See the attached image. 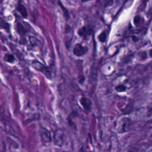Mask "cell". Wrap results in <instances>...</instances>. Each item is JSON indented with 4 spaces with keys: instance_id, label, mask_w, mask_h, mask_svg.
<instances>
[{
    "instance_id": "obj_4",
    "label": "cell",
    "mask_w": 152,
    "mask_h": 152,
    "mask_svg": "<svg viewBox=\"0 0 152 152\" xmlns=\"http://www.w3.org/2000/svg\"><path fill=\"white\" fill-rule=\"evenodd\" d=\"M87 47H83L81 44H77L75 45L73 49V53L77 57H81L84 55L87 52Z\"/></svg>"
},
{
    "instance_id": "obj_2",
    "label": "cell",
    "mask_w": 152,
    "mask_h": 152,
    "mask_svg": "<svg viewBox=\"0 0 152 152\" xmlns=\"http://www.w3.org/2000/svg\"><path fill=\"white\" fill-rule=\"evenodd\" d=\"M40 138L43 143H50L52 140L51 133L50 131L44 127H40Z\"/></svg>"
},
{
    "instance_id": "obj_12",
    "label": "cell",
    "mask_w": 152,
    "mask_h": 152,
    "mask_svg": "<svg viewBox=\"0 0 152 152\" xmlns=\"http://www.w3.org/2000/svg\"><path fill=\"white\" fill-rule=\"evenodd\" d=\"M29 39L30 40V42L33 46H37L38 45V43L39 42V40L36 39L35 37L33 36H30L29 37Z\"/></svg>"
},
{
    "instance_id": "obj_5",
    "label": "cell",
    "mask_w": 152,
    "mask_h": 152,
    "mask_svg": "<svg viewBox=\"0 0 152 152\" xmlns=\"http://www.w3.org/2000/svg\"><path fill=\"white\" fill-rule=\"evenodd\" d=\"M80 102L85 110L90 111L91 108H92V102H91V100L85 97H82L80 100Z\"/></svg>"
},
{
    "instance_id": "obj_11",
    "label": "cell",
    "mask_w": 152,
    "mask_h": 152,
    "mask_svg": "<svg viewBox=\"0 0 152 152\" xmlns=\"http://www.w3.org/2000/svg\"><path fill=\"white\" fill-rule=\"evenodd\" d=\"M59 4L61 7V8L62 9L63 12V14H64V18L66 19V20H68L69 18H70V15H69V13L67 11V10L63 5V4H61V3L60 1H59Z\"/></svg>"
},
{
    "instance_id": "obj_15",
    "label": "cell",
    "mask_w": 152,
    "mask_h": 152,
    "mask_svg": "<svg viewBox=\"0 0 152 152\" xmlns=\"http://www.w3.org/2000/svg\"><path fill=\"white\" fill-rule=\"evenodd\" d=\"M140 21V17L139 16H136L134 18V23L135 25L138 24Z\"/></svg>"
},
{
    "instance_id": "obj_6",
    "label": "cell",
    "mask_w": 152,
    "mask_h": 152,
    "mask_svg": "<svg viewBox=\"0 0 152 152\" xmlns=\"http://www.w3.org/2000/svg\"><path fill=\"white\" fill-rule=\"evenodd\" d=\"M78 34L82 37H86V36L90 35V29L86 26H83L80 28L78 30Z\"/></svg>"
},
{
    "instance_id": "obj_14",
    "label": "cell",
    "mask_w": 152,
    "mask_h": 152,
    "mask_svg": "<svg viewBox=\"0 0 152 152\" xmlns=\"http://www.w3.org/2000/svg\"><path fill=\"white\" fill-rule=\"evenodd\" d=\"M106 39V33L105 32H103L102 33H101L100 35L99 36V41L101 42H105Z\"/></svg>"
},
{
    "instance_id": "obj_18",
    "label": "cell",
    "mask_w": 152,
    "mask_h": 152,
    "mask_svg": "<svg viewBox=\"0 0 152 152\" xmlns=\"http://www.w3.org/2000/svg\"><path fill=\"white\" fill-rule=\"evenodd\" d=\"M84 81H85V77H83L82 79H80V83H83Z\"/></svg>"
},
{
    "instance_id": "obj_1",
    "label": "cell",
    "mask_w": 152,
    "mask_h": 152,
    "mask_svg": "<svg viewBox=\"0 0 152 152\" xmlns=\"http://www.w3.org/2000/svg\"><path fill=\"white\" fill-rule=\"evenodd\" d=\"M32 66L36 70L42 73L48 78L49 79L51 78V75H50V73L49 71L48 68H46L41 63L37 61H33L32 63Z\"/></svg>"
},
{
    "instance_id": "obj_9",
    "label": "cell",
    "mask_w": 152,
    "mask_h": 152,
    "mask_svg": "<svg viewBox=\"0 0 152 152\" xmlns=\"http://www.w3.org/2000/svg\"><path fill=\"white\" fill-rule=\"evenodd\" d=\"M16 29H17V32L21 35H23L26 33V30L24 27V26L20 23H17L16 25Z\"/></svg>"
},
{
    "instance_id": "obj_16",
    "label": "cell",
    "mask_w": 152,
    "mask_h": 152,
    "mask_svg": "<svg viewBox=\"0 0 152 152\" xmlns=\"http://www.w3.org/2000/svg\"><path fill=\"white\" fill-rule=\"evenodd\" d=\"M113 0H107L106 2V4H105V7L107 6H110L113 4Z\"/></svg>"
},
{
    "instance_id": "obj_8",
    "label": "cell",
    "mask_w": 152,
    "mask_h": 152,
    "mask_svg": "<svg viewBox=\"0 0 152 152\" xmlns=\"http://www.w3.org/2000/svg\"><path fill=\"white\" fill-rule=\"evenodd\" d=\"M0 29L5 30L7 32H9L10 30V25L1 17H0Z\"/></svg>"
},
{
    "instance_id": "obj_19",
    "label": "cell",
    "mask_w": 152,
    "mask_h": 152,
    "mask_svg": "<svg viewBox=\"0 0 152 152\" xmlns=\"http://www.w3.org/2000/svg\"><path fill=\"white\" fill-rule=\"evenodd\" d=\"M89 1H90V0H81V1H82V3H86Z\"/></svg>"
},
{
    "instance_id": "obj_7",
    "label": "cell",
    "mask_w": 152,
    "mask_h": 152,
    "mask_svg": "<svg viewBox=\"0 0 152 152\" xmlns=\"http://www.w3.org/2000/svg\"><path fill=\"white\" fill-rule=\"evenodd\" d=\"M17 10L24 18H27V12L26 7L21 4H18L17 6Z\"/></svg>"
},
{
    "instance_id": "obj_20",
    "label": "cell",
    "mask_w": 152,
    "mask_h": 152,
    "mask_svg": "<svg viewBox=\"0 0 152 152\" xmlns=\"http://www.w3.org/2000/svg\"><path fill=\"white\" fill-rule=\"evenodd\" d=\"M150 56L151 57V49L150 50Z\"/></svg>"
},
{
    "instance_id": "obj_17",
    "label": "cell",
    "mask_w": 152,
    "mask_h": 152,
    "mask_svg": "<svg viewBox=\"0 0 152 152\" xmlns=\"http://www.w3.org/2000/svg\"><path fill=\"white\" fill-rule=\"evenodd\" d=\"M133 40H134V42H137V41H138V37H137L136 36H134L133 37Z\"/></svg>"
},
{
    "instance_id": "obj_13",
    "label": "cell",
    "mask_w": 152,
    "mask_h": 152,
    "mask_svg": "<svg viewBox=\"0 0 152 152\" xmlns=\"http://www.w3.org/2000/svg\"><path fill=\"white\" fill-rule=\"evenodd\" d=\"M115 90L117 92L119 93L124 92L126 90V87L123 85H119L115 87Z\"/></svg>"
},
{
    "instance_id": "obj_3",
    "label": "cell",
    "mask_w": 152,
    "mask_h": 152,
    "mask_svg": "<svg viewBox=\"0 0 152 152\" xmlns=\"http://www.w3.org/2000/svg\"><path fill=\"white\" fill-rule=\"evenodd\" d=\"M64 133L61 130H56L54 136V144L59 147H61L64 143Z\"/></svg>"
},
{
    "instance_id": "obj_10",
    "label": "cell",
    "mask_w": 152,
    "mask_h": 152,
    "mask_svg": "<svg viewBox=\"0 0 152 152\" xmlns=\"http://www.w3.org/2000/svg\"><path fill=\"white\" fill-rule=\"evenodd\" d=\"M4 60L5 61L10 63H12L14 61V57L13 55L10 54H7L4 57Z\"/></svg>"
}]
</instances>
